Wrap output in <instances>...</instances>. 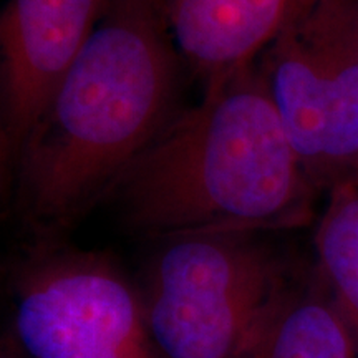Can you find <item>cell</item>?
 I'll return each mask as SVG.
<instances>
[{"label": "cell", "mask_w": 358, "mask_h": 358, "mask_svg": "<svg viewBox=\"0 0 358 358\" xmlns=\"http://www.w3.org/2000/svg\"><path fill=\"white\" fill-rule=\"evenodd\" d=\"M315 266L358 350V181L327 194L325 211L315 231Z\"/></svg>", "instance_id": "cell-9"}, {"label": "cell", "mask_w": 358, "mask_h": 358, "mask_svg": "<svg viewBox=\"0 0 358 358\" xmlns=\"http://www.w3.org/2000/svg\"><path fill=\"white\" fill-rule=\"evenodd\" d=\"M8 329L25 358H166L141 290L113 256L27 243L8 275Z\"/></svg>", "instance_id": "cell-4"}, {"label": "cell", "mask_w": 358, "mask_h": 358, "mask_svg": "<svg viewBox=\"0 0 358 358\" xmlns=\"http://www.w3.org/2000/svg\"><path fill=\"white\" fill-rule=\"evenodd\" d=\"M124 226L163 241L214 231L274 232L312 221L308 181L257 62L179 110L111 191Z\"/></svg>", "instance_id": "cell-2"}, {"label": "cell", "mask_w": 358, "mask_h": 358, "mask_svg": "<svg viewBox=\"0 0 358 358\" xmlns=\"http://www.w3.org/2000/svg\"><path fill=\"white\" fill-rule=\"evenodd\" d=\"M266 232H192L159 241L138 282L166 358H252L297 271Z\"/></svg>", "instance_id": "cell-3"}, {"label": "cell", "mask_w": 358, "mask_h": 358, "mask_svg": "<svg viewBox=\"0 0 358 358\" xmlns=\"http://www.w3.org/2000/svg\"><path fill=\"white\" fill-rule=\"evenodd\" d=\"M294 12V0H166L181 60L204 88L256 64Z\"/></svg>", "instance_id": "cell-7"}, {"label": "cell", "mask_w": 358, "mask_h": 358, "mask_svg": "<svg viewBox=\"0 0 358 358\" xmlns=\"http://www.w3.org/2000/svg\"><path fill=\"white\" fill-rule=\"evenodd\" d=\"M252 358H358L342 312L319 268H299Z\"/></svg>", "instance_id": "cell-8"}, {"label": "cell", "mask_w": 358, "mask_h": 358, "mask_svg": "<svg viewBox=\"0 0 358 358\" xmlns=\"http://www.w3.org/2000/svg\"><path fill=\"white\" fill-rule=\"evenodd\" d=\"M0 358H25L8 327L3 330L2 340H0Z\"/></svg>", "instance_id": "cell-10"}, {"label": "cell", "mask_w": 358, "mask_h": 358, "mask_svg": "<svg viewBox=\"0 0 358 358\" xmlns=\"http://www.w3.org/2000/svg\"><path fill=\"white\" fill-rule=\"evenodd\" d=\"M110 0H8L0 19V166L10 173L27 133L82 53Z\"/></svg>", "instance_id": "cell-6"}, {"label": "cell", "mask_w": 358, "mask_h": 358, "mask_svg": "<svg viewBox=\"0 0 358 358\" xmlns=\"http://www.w3.org/2000/svg\"><path fill=\"white\" fill-rule=\"evenodd\" d=\"M343 6L347 7V10L350 12L352 19L355 20V24L358 27V0H342Z\"/></svg>", "instance_id": "cell-12"}, {"label": "cell", "mask_w": 358, "mask_h": 358, "mask_svg": "<svg viewBox=\"0 0 358 358\" xmlns=\"http://www.w3.org/2000/svg\"><path fill=\"white\" fill-rule=\"evenodd\" d=\"M257 66L319 194L358 181V27L342 0L292 17Z\"/></svg>", "instance_id": "cell-5"}, {"label": "cell", "mask_w": 358, "mask_h": 358, "mask_svg": "<svg viewBox=\"0 0 358 358\" xmlns=\"http://www.w3.org/2000/svg\"><path fill=\"white\" fill-rule=\"evenodd\" d=\"M166 0H110L3 182L29 243L65 241L179 111Z\"/></svg>", "instance_id": "cell-1"}, {"label": "cell", "mask_w": 358, "mask_h": 358, "mask_svg": "<svg viewBox=\"0 0 358 358\" xmlns=\"http://www.w3.org/2000/svg\"><path fill=\"white\" fill-rule=\"evenodd\" d=\"M315 2H317V0H294L292 17L299 15V13H302V12H306L307 8H310ZM292 17H290V19H292Z\"/></svg>", "instance_id": "cell-11"}]
</instances>
